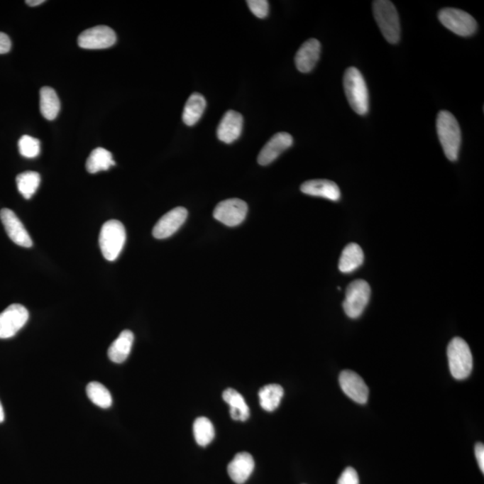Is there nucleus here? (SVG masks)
I'll list each match as a JSON object with an SVG mask.
<instances>
[{
	"instance_id": "f257e3e1",
	"label": "nucleus",
	"mask_w": 484,
	"mask_h": 484,
	"mask_svg": "<svg viewBox=\"0 0 484 484\" xmlns=\"http://www.w3.org/2000/svg\"><path fill=\"white\" fill-rule=\"evenodd\" d=\"M436 128L443 152L449 161L458 158L461 146V129L455 116L448 111H441L437 116Z\"/></svg>"
},
{
	"instance_id": "f03ea898",
	"label": "nucleus",
	"mask_w": 484,
	"mask_h": 484,
	"mask_svg": "<svg viewBox=\"0 0 484 484\" xmlns=\"http://www.w3.org/2000/svg\"><path fill=\"white\" fill-rule=\"evenodd\" d=\"M343 88L351 108L357 114H367L369 111V92L363 74L358 68H347L343 76Z\"/></svg>"
},
{
	"instance_id": "7ed1b4c3",
	"label": "nucleus",
	"mask_w": 484,
	"mask_h": 484,
	"mask_svg": "<svg viewBox=\"0 0 484 484\" xmlns=\"http://www.w3.org/2000/svg\"><path fill=\"white\" fill-rule=\"evenodd\" d=\"M375 20L385 39L391 44L400 42L401 26L400 16L395 5L388 0H377L373 2Z\"/></svg>"
},
{
	"instance_id": "20e7f679",
	"label": "nucleus",
	"mask_w": 484,
	"mask_h": 484,
	"mask_svg": "<svg viewBox=\"0 0 484 484\" xmlns=\"http://www.w3.org/2000/svg\"><path fill=\"white\" fill-rule=\"evenodd\" d=\"M126 230L123 224L118 220H110L102 226L99 244L102 255L108 261L119 258L126 242Z\"/></svg>"
},
{
	"instance_id": "39448f33",
	"label": "nucleus",
	"mask_w": 484,
	"mask_h": 484,
	"mask_svg": "<svg viewBox=\"0 0 484 484\" xmlns=\"http://www.w3.org/2000/svg\"><path fill=\"white\" fill-rule=\"evenodd\" d=\"M449 370L456 380H465L473 370V356L468 343L455 337L448 346Z\"/></svg>"
},
{
	"instance_id": "423d86ee",
	"label": "nucleus",
	"mask_w": 484,
	"mask_h": 484,
	"mask_svg": "<svg viewBox=\"0 0 484 484\" xmlns=\"http://www.w3.org/2000/svg\"><path fill=\"white\" fill-rule=\"evenodd\" d=\"M370 298V287L364 280L351 282L346 289L343 308L351 319H357L363 314Z\"/></svg>"
},
{
	"instance_id": "0eeeda50",
	"label": "nucleus",
	"mask_w": 484,
	"mask_h": 484,
	"mask_svg": "<svg viewBox=\"0 0 484 484\" xmlns=\"http://www.w3.org/2000/svg\"><path fill=\"white\" fill-rule=\"evenodd\" d=\"M439 20L443 26L459 36H471L476 32L475 19L468 13L456 9H443L439 12Z\"/></svg>"
},
{
	"instance_id": "6e6552de",
	"label": "nucleus",
	"mask_w": 484,
	"mask_h": 484,
	"mask_svg": "<svg viewBox=\"0 0 484 484\" xmlns=\"http://www.w3.org/2000/svg\"><path fill=\"white\" fill-rule=\"evenodd\" d=\"M29 319L28 310L21 304H12L0 313V339L16 336Z\"/></svg>"
},
{
	"instance_id": "1a4fd4ad",
	"label": "nucleus",
	"mask_w": 484,
	"mask_h": 484,
	"mask_svg": "<svg viewBox=\"0 0 484 484\" xmlns=\"http://www.w3.org/2000/svg\"><path fill=\"white\" fill-rule=\"evenodd\" d=\"M116 40L117 36L114 30L106 26H97L81 33L77 43L82 49L104 50L114 46Z\"/></svg>"
},
{
	"instance_id": "9d476101",
	"label": "nucleus",
	"mask_w": 484,
	"mask_h": 484,
	"mask_svg": "<svg viewBox=\"0 0 484 484\" xmlns=\"http://www.w3.org/2000/svg\"><path fill=\"white\" fill-rule=\"evenodd\" d=\"M248 214V204L243 200L230 199L221 201L214 211V217L224 226H240Z\"/></svg>"
},
{
	"instance_id": "9b49d317",
	"label": "nucleus",
	"mask_w": 484,
	"mask_h": 484,
	"mask_svg": "<svg viewBox=\"0 0 484 484\" xmlns=\"http://www.w3.org/2000/svg\"><path fill=\"white\" fill-rule=\"evenodd\" d=\"M339 383L343 393L351 400L364 405L369 397V388L363 378L352 370H343L339 376Z\"/></svg>"
},
{
	"instance_id": "f8f14e48",
	"label": "nucleus",
	"mask_w": 484,
	"mask_h": 484,
	"mask_svg": "<svg viewBox=\"0 0 484 484\" xmlns=\"http://www.w3.org/2000/svg\"><path fill=\"white\" fill-rule=\"evenodd\" d=\"M0 219L5 227L6 233L13 242L23 248L33 246V241L28 231L12 210L4 209L0 211Z\"/></svg>"
},
{
	"instance_id": "ddd939ff",
	"label": "nucleus",
	"mask_w": 484,
	"mask_h": 484,
	"mask_svg": "<svg viewBox=\"0 0 484 484\" xmlns=\"http://www.w3.org/2000/svg\"><path fill=\"white\" fill-rule=\"evenodd\" d=\"M187 217V211L184 207H179L170 210L153 227V237L162 240L172 236L185 223Z\"/></svg>"
},
{
	"instance_id": "4468645a",
	"label": "nucleus",
	"mask_w": 484,
	"mask_h": 484,
	"mask_svg": "<svg viewBox=\"0 0 484 484\" xmlns=\"http://www.w3.org/2000/svg\"><path fill=\"white\" fill-rule=\"evenodd\" d=\"M292 136L286 132L276 133L259 153L258 162L260 165H268L277 159L281 153L291 148Z\"/></svg>"
},
{
	"instance_id": "2eb2a0df",
	"label": "nucleus",
	"mask_w": 484,
	"mask_h": 484,
	"mask_svg": "<svg viewBox=\"0 0 484 484\" xmlns=\"http://www.w3.org/2000/svg\"><path fill=\"white\" fill-rule=\"evenodd\" d=\"M243 128V117L235 111H228L224 115L217 128L219 141L231 144L240 138Z\"/></svg>"
},
{
	"instance_id": "dca6fc26",
	"label": "nucleus",
	"mask_w": 484,
	"mask_h": 484,
	"mask_svg": "<svg viewBox=\"0 0 484 484\" xmlns=\"http://www.w3.org/2000/svg\"><path fill=\"white\" fill-rule=\"evenodd\" d=\"M321 44L317 39H309L299 47L295 56V65L299 72L309 73L318 63Z\"/></svg>"
},
{
	"instance_id": "f3484780",
	"label": "nucleus",
	"mask_w": 484,
	"mask_h": 484,
	"mask_svg": "<svg viewBox=\"0 0 484 484\" xmlns=\"http://www.w3.org/2000/svg\"><path fill=\"white\" fill-rule=\"evenodd\" d=\"M255 468L253 456L248 452L238 453L228 465V473L237 484H242L250 478Z\"/></svg>"
},
{
	"instance_id": "a211bd4d",
	"label": "nucleus",
	"mask_w": 484,
	"mask_h": 484,
	"mask_svg": "<svg viewBox=\"0 0 484 484\" xmlns=\"http://www.w3.org/2000/svg\"><path fill=\"white\" fill-rule=\"evenodd\" d=\"M301 190L306 195L323 197L331 201H339L341 197L339 187L331 180H309L302 184Z\"/></svg>"
},
{
	"instance_id": "6ab92c4d",
	"label": "nucleus",
	"mask_w": 484,
	"mask_h": 484,
	"mask_svg": "<svg viewBox=\"0 0 484 484\" xmlns=\"http://www.w3.org/2000/svg\"><path fill=\"white\" fill-rule=\"evenodd\" d=\"M133 343H134V334L131 330L122 331L108 350L109 359L114 363H124L131 354Z\"/></svg>"
},
{
	"instance_id": "aec40b11",
	"label": "nucleus",
	"mask_w": 484,
	"mask_h": 484,
	"mask_svg": "<svg viewBox=\"0 0 484 484\" xmlns=\"http://www.w3.org/2000/svg\"><path fill=\"white\" fill-rule=\"evenodd\" d=\"M223 398L230 405V414L233 420L245 422L250 418V408L238 391L228 388L224 392Z\"/></svg>"
},
{
	"instance_id": "412c9836",
	"label": "nucleus",
	"mask_w": 484,
	"mask_h": 484,
	"mask_svg": "<svg viewBox=\"0 0 484 484\" xmlns=\"http://www.w3.org/2000/svg\"><path fill=\"white\" fill-rule=\"evenodd\" d=\"M364 254L363 250L356 243H350L343 248L339 260V270L344 274H349L363 265Z\"/></svg>"
},
{
	"instance_id": "4be33fe9",
	"label": "nucleus",
	"mask_w": 484,
	"mask_h": 484,
	"mask_svg": "<svg viewBox=\"0 0 484 484\" xmlns=\"http://www.w3.org/2000/svg\"><path fill=\"white\" fill-rule=\"evenodd\" d=\"M40 114L48 121H53L59 115L60 101L56 91L51 87H43L40 91Z\"/></svg>"
},
{
	"instance_id": "5701e85b",
	"label": "nucleus",
	"mask_w": 484,
	"mask_h": 484,
	"mask_svg": "<svg viewBox=\"0 0 484 484\" xmlns=\"http://www.w3.org/2000/svg\"><path fill=\"white\" fill-rule=\"evenodd\" d=\"M207 107L206 99L202 94L195 93L190 95L184 107L182 119L187 126H194L199 121Z\"/></svg>"
},
{
	"instance_id": "b1692460",
	"label": "nucleus",
	"mask_w": 484,
	"mask_h": 484,
	"mask_svg": "<svg viewBox=\"0 0 484 484\" xmlns=\"http://www.w3.org/2000/svg\"><path fill=\"white\" fill-rule=\"evenodd\" d=\"M284 393L280 385H267L259 390V404L265 411H275L280 405Z\"/></svg>"
},
{
	"instance_id": "393cba45",
	"label": "nucleus",
	"mask_w": 484,
	"mask_h": 484,
	"mask_svg": "<svg viewBox=\"0 0 484 484\" xmlns=\"http://www.w3.org/2000/svg\"><path fill=\"white\" fill-rule=\"evenodd\" d=\"M114 165L115 162L112 158V153L106 149L98 148L90 153L85 166L88 172L94 175L101 170H108Z\"/></svg>"
},
{
	"instance_id": "a878e982",
	"label": "nucleus",
	"mask_w": 484,
	"mask_h": 484,
	"mask_svg": "<svg viewBox=\"0 0 484 484\" xmlns=\"http://www.w3.org/2000/svg\"><path fill=\"white\" fill-rule=\"evenodd\" d=\"M40 176L38 172H26L16 177V185L18 192L26 199H30L38 189Z\"/></svg>"
},
{
	"instance_id": "bb28decb",
	"label": "nucleus",
	"mask_w": 484,
	"mask_h": 484,
	"mask_svg": "<svg viewBox=\"0 0 484 484\" xmlns=\"http://www.w3.org/2000/svg\"><path fill=\"white\" fill-rule=\"evenodd\" d=\"M87 394L88 398L93 402L95 405L101 408H110L112 405V397L104 385L93 381L87 385Z\"/></svg>"
},
{
	"instance_id": "cd10ccee",
	"label": "nucleus",
	"mask_w": 484,
	"mask_h": 484,
	"mask_svg": "<svg viewBox=\"0 0 484 484\" xmlns=\"http://www.w3.org/2000/svg\"><path fill=\"white\" fill-rule=\"evenodd\" d=\"M194 437L197 444L207 446L214 438V428L212 422L207 417L197 418L193 425Z\"/></svg>"
},
{
	"instance_id": "c85d7f7f",
	"label": "nucleus",
	"mask_w": 484,
	"mask_h": 484,
	"mask_svg": "<svg viewBox=\"0 0 484 484\" xmlns=\"http://www.w3.org/2000/svg\"><path fill=\"white\" fill-rule=\"evenodd\" d=\"M19 152L26 158H35L40 153V142L33 136H23L18 141Z\"/></svg>"
},
{
	"instance_id": "c756f323",
	"label": "nucleus",
	"mask_w": 484,
	"mask_h": 484,
	"mask_svg": "<svg viewBox=\"0 0 484 484\" xmlns=\"http://www.w3.org/2000/svg\"><path fill=\"white\" fill-rule=\"evenodd\" d=\"M251 11L258 18H265L269 13V3L267 0H248Z\"/></svg>"
},
{
	"instance_id": "7c9ffc66",
	"label": "nucleus",
	"mask_w": 484,
	"mask_h": 484,
	"mask_svg": "<svg viewBox=\"0 0 484 484\" xmlns=\"http://www.w3.org/2000/svg\"><path fill=\"white\" fill-rule=\"evenodd\" d=\"M337 484H360L359 476L352 468H347L341 475Z\"/></svg>"
},
{
	"instance_id": "2f4dec72",
	"label": "nucleus",
	"mask_w": 484,
	"mask_h": 484,
	"mask_svg": "<svg viewBox=\"0 0 484 484\" xmlns=\"http://www.w3.org/2000/svg\"><path fill=\"white\" fill-rule=\"evenodd\" d=\"M11 40L6 33L0 32V54H6L11 50Z\"/></svg>"
},
{
	"instance_id": "473e14b6",
	"label": "nucleus",
	"mask_w": 484,
	"mask_h": 484,
	"mask_svg": "<svg viewBox=\"0 0 484 484\" xmlns=\"http://www.w3.org/2000/svg\"><path fill=\"white\" fill-rule=\"evenodd\" d=\"M475 456L478 462L479 468L484 472V446L483 443H477L475 445Z\"/></svg>"
},
{
	"instance_id": "72a5a7b5",
	"label": "nucleus",
	"mask_w": 484,
	"mask_h": 484,
	"mask_svg": "<svg viewBox=\"0 0 484 484\" xmlns=\"http://www.w3.org/2000/svg\"><path fill=\"white\" fill-rule=\"evenodd\" d=\"M44 2H45L44 1V0H27V1H26V4L30 6H39L40 4H43V3Z\"/></svg>"
},
{
	"instance_id": "f704fd0d",
	"label": "nucleus",
	"mask_w": 484,
	"mask_h": 484,
	"mask_svg": "<svg viewBox=\"0 0 484 484\" xmlns=\"http://www.w3.org/2000/svg\"><path fill=\"white\" fill-rule=\"evenodd\" d=\"M4 420H5L4 409H3L2 405L1 403H0V424L4 422Z\"/></svg>"
}]
</instances>
